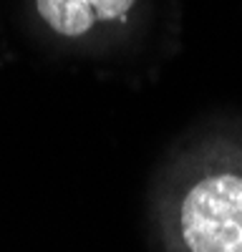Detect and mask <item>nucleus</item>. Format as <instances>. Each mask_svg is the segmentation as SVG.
Wrapping results in <instances>:
<instances>
[{"mask_svg":"<svg viewBox=\"0 0 242 252\" xmlns=\"http://www.w3.org/2000/svg\"><path fill=\"white\" fill-rule=\"evenodd\" d=\"M89 3H91V8L98 18L116 20V18H124L136 0H89Z\"/></svg>","mask_w":242,"mask_h":252,"instance_id":"3","label":"nucleus"},{"mask_svg":"<svg viewBox=\"0 0 242 252\" xmlns=\"http://www.w3.org/2000/svg\"><path fill=\"white\" fill-rule=\"evenodd\" d=\"M38 13L46 23L68 38H78L91 31L96 13L89 0H35Z\"/></svg>","mask_w":242,"mask_h":252,"instance_id":"2","label":"nucleus"},{"mask_svg":"<svg viewBox=\"0 0 242 252\" xmlns=\"http://www.w3.org/2000/svg\"><path fill=\"white\" fill-rule=\"evenodd\" d=\"M179 229L189 252H242V177L199 179L182 199Z\"/></svg>","mask_w":242,"mask_h":252,"instance_id":"1","label":"nucleus"}]
</instances>
